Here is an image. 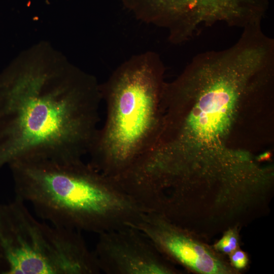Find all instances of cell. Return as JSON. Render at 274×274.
Here are the masks:
<instances>
[{"label":"cell","mask_w":274,"mask_h":274,"mask_svg":"<svg viewBox=\"0 0 274 274\" xmlns=\"http://www.w3.org/2000/svg\"><path fill=\"white\" fill-rule=\"evenodd\" d=\"M8 166L15 197L53 226L99 234L134 226L145 212L116 182L82 159H29Z\"/></svg>","instance_id":"3"},{"label":"cell","mask_w":274,"mask_h":274,"mask_svg":"<svg viewBox=\"0 0 274 274\" xmlns=\"http://www.w3.org/2000/svg\"><path fill=\"white\" fill-rule=\"evenodd\" d=\"M81 232L37 219L15 197L0 203V274H98Z\"/></svg>","instance_id":"5"},{"label":"cell","mask_w":274,"mask_h":274,"mask_svg":"<svg viewBox=\"0 0 274 274\" xmlns=\"http://www.w3.org/2000/svg\"><path fill=\"white\" fill-rule=\"evenodd\" d=\"M272 63L268 49L247 35L227 48L196 55L177 79L165 84L161 151L179 161L226 153L238 108L265 92Z\"/></svg>","instance_id":"2"},{"label":"cell","mask_w":274,"mask_h":274,"mask_svg":"<svg viewBox=\"0 0 274 274\" xmlns=\"http://www.w3.org/2000/svg\"><path fill=\"white\" fill-rule=\"evenodd\" d=\"M237 246V238L233 231H228L216 245V248L226 253L234 252Z\"/></svg>","instance_id":"9"},{"label":"cell","mask_w":274,"mask_h":274,"mask_svg":"<svg viewBox=\"0 0 274 274\" xmlns=\"http://www.w3.org/2000/svg\"><path fill=\"white\" fill-rule=\"evenodd\" d=\"M98 235L93 251L100 272L170 274L175 272L150 240L133 226Z\"/></svg>","instance_id":"7"},{"label":"cell","mask_w":274,"mask_h":274,"mask_svg":"<svg viewBox=\"0 0 274 274\" xmlns=\"http://www.w3.org/2000/svg\"><path fill=\"white\" fill-rule=\"evenodd\" d=\"M164 68L153 53L133 58L100 86L107 115L88 152L89 163L117 181L143 157L159 130Z\"/></svg>","instance_id":"4"},{"label":"cell","mask_w":274,"mask_h":274,"mask_svg":"<svg viewBox=\"0 0 274 274\" xmlns=\"http://www.w3.org/2000/svg\"><path fill=\"white\" fill-rule=\"evenodd\" d=\"M134 227L165 259L202 273L227 272L221 261L207 247L162 215L145 212Z\"/></svg>","instance_id":"8"},{"label":"cell","mask_w":274,"mask_h":274,"mask_svg":"<svg viewBox=\"0 0 274 274\" xmlns=\"http://www.w3.org/2000/svg\"><path fill=\"white\" fill-rule=\"evenodd\" d=\"M96 79L47 44L0 72V168L29 159L76 160L98 129Z\"/></svg>","instance_id":"1"},{"label":"cell","mask_w":274,"mask_h":274,"mask_svg":"<svg viewBox=\"0 0 274 274\" xmlns=\"http://www.w3.org/2000/svg\"><path fill=\"white\" fill-rule=\"evenodd\" d=\"M231 262L234 266L238 269L244 268L248 262L245 253L240 250L234 251L231 255Z\"/></svg>","instance_id":"10"},{"label":"cell","mask_w":274,"mask_h":274,"mask_svg":"<svg viewBox=\"0 0 274 274\" xmlns=\"http://www.w3.org/2000/svg\"><path fill=\"white\" fill-rule=\"evenodd\" d=\"M138 17L166 28L174 44L223 23L244 28L262 21L269 0H123Z\"/></svg>","instance_id":"6"}]
</instances>
